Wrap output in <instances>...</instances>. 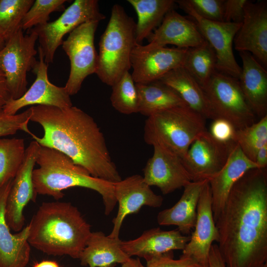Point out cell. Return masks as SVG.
I'll list each match as a JSON object with an SVG mask.
<instances>
[{
	"mask_svg": "<svg viewBox=\"0 0 267 267\" xmlns=\"http://www.w3.org/2000/svg\"><path fill=\"white\" fill-rule=\"evenodd\" d=\"M37 35L20 29L5 42L0 50V68L3 72L11 99L21 97L27 91V74L37 60Z\"/></svg>",
	"mask_w": 267,
	"mask_h": 267,
	"instance_id": "9",
	"label": "cell"
},
{
	"mask_svg": "<svg viewBox=\"0 0 267 267\" xmlns=\"http://www.w3.org/2000/svg\"><path fill=\"white\" fill-rule=\"evenodd\" d=\"M226 267H260L267 261V173L247 171L232 187L215 222Z\"/></svg>",
	"mask_w": 267,
	"mask_h": 267,
	"instance_id": "1",
	"label": "cell"
},
{
	"mask_svg": "<svg viewBox=\"0 0 267 267\" xmlns=\"http://www.w3.org/2000/svg\"><path fill=\"white\" fill-rule=\"evenodd\" d=\"M136 12V43L142 44L162 22L165 15L174 9V0H128Z\"/></svg>",
	"mask_w": 267,
	"mask_h": 267,
	"instance_id": "29",
	"label": "cell"
},
{
	"mask_svg": "<svg viewBox=\"0 0 267 267\" xmlns=\"http://www.w3.org/2000/svg\"><path fill=\"white\" fill-rule=\"evenodd\" d=\"M207 181H192L186 185L178 202L171 208L158 213V224L177 226V229L182 234L188 235L195 226L197 204L203 186Z\"/></svg>",
	"mask_w": 267,
	"mask_h": 267,
	"instance_id": "25",
	"label": "cell"
},
{
	"mask_svg": "<svg viewBox=\"0 0 267 267\" xmlns=\"http://www.w3.org/2000/svg\"><path fill=\"white\" fill-rule=\"evenodd\" d=\"M153 147V154L143 170V178L148 185L167 194L192 181L180 157L161 146Z\"/></svg>",
	"mask_w": 267,
	"mask_h": 267,
	"instance_id": "18",
	"label": "cell"
},
{
	"mask_svg": "<svg viewBox=\"0 0 267 267\" xmlns=\"http://www.w3.org/2000/svg\"><path fill=\"white\" fill-rule=\"evenodd\" d=\"M34 0H0V37L5 42L21 29Z\"/></svg>",
	"mask_w": 267,
	"mask_h": 267,
	"instance_id": "32",
	"label": "cell"
},
{
	"mask_svg": "<svg viewBox=\"0 0 267 267\" xmlns=\"http://www.w3.org/2000/svg\"><path fill=\"white\" fill-rule=\"evenodd\" d=\"M216 63L215 51L205 41L198 46L187 48L182 67L203 89L216 71Z\"/></svg>",
	"mask_w": 267,
	"mask_h": 267,
	"instance_id": "30",
	"label": "cell"
},
{
	"mask_svg": "<svg viewBox=\"0 0 267 267\" xmlns=\"http://www.w3.org/2000/svg\"><path fill=\"white\" fill-rule=\"evenodd\" d=\"M99 21L82 24L73 30L62 46L70 62V71L65 89L71 96L80 90L84 80L96 73L98 54L94 46V35Z\"/></svg>",
	"mask_w": 267,
	"mask_h": 267,
	"instance_id": "10",
	"label": "cell"
},
{
	"mask_svg": "<svg viewBox=\"0 0 267 267\" xmlns=\"http://www.w3.org/2000/svg\"><path fill=\"white\" fill-rule=\"evenodd\" d=\"M32 115L31 107L24 112L15 115H8L0 113V137L13 135L18 131L29 134L30 132L28 124Z\"/></svg>",
	"mask_w": 267,
	"mask_h": 267,
	"instance_id": "36",
	"label": "cell"
},
{
	"mask_svg": "<svg viewBox=\"0 0 267 267\" xmlns=\"http://www.w3.org/2000/svg\"><path fill=\"white\" fill-rule=\"evenodd\" d=\"M234 143L220 142L207 131L201 134L182 159L192 181H209L215 176L225 165Z\"/></svg>",
	"mask_w": 267,
	"mask_h": 267,
	"instance_id": "13",
	"label": "cell"
},
{
	"mask_svg": "<svg viewBox=\"0 0 267 267\" xmlns=\"http://www.w3.org/2000/svg\"><path fill=\"white\" fill-rule=\"evenodd\" d=\"M233 44L236 50L250 53L267 69V0L253 2L247 0L243 20Z\"/></svg>",
	"mask_w": 267,
	"mask_h": 267,
	"instance_id": "16",
	"label": "cell"
},
{
	"mask_svg": "<svg viewBox=\"0 0 267 267\" xmlns=\"http://www.w3.org/2000/svg\"><path fill=\"white\" fill-rule=\"evenodd\" d=\"M187 50L136 44L131 54V75L134 83L147 84L159 81L169 72L182 66Z\"/></svg>",
	"mask_w": 267,
	"mask_h": 267,
	"instance_id": "14",
	"label": "cell"
},
{
	"mask_svg": "<svg viewBox=\"0 0 267 267\" xmlns=\"http://www.w3.org/2000/svg\"><path fill=\"white\" fill-rule=\"evenodd\" d=\"M41 145L35 140L25 150L24 161L12 181L5 206V218L10 229L19 232L23 229V210L30 201L35 202L37 193L33 181V172Z\"/></svg>",
	"mask_w": 267,
	"mask_h": 267,
	"instance_id": "12",
	"label": "cell"
},
{
	"mask_svg": "<svg viewBox=\"0 0 267 267\" xmlns=\"http://www.w3.org/2000/svg\"><path fill=\"white\" fill-rule=\"evenodd\" d=\"M66 0H36L25 15L21 24L23 30H29L48 22L50 14L64 8Z\"/></svg>",
	"mask_w": 267,
	"mask_h": 267,
	"instance_id": "35",
	"label": "cell"
},
{
	"mask_svg": "<svg viewBox=\"0 0 267 267\" xmlns=\"http://www.w3.org/2000/svg\"><path fill=\"white\" fill-rule=\"evenodd\" d=\"M5 44V41L0 37V50L3 47Z\"/></svg>",
	"mask_w": 267,
	"mask_h": 267,
	"instance_id": "46",
	"label": "cell"
},
{
	"mask_svg": "<svg viewBox=\"0 0 267 267\" xmlns=\"http://www.w3.org/2000/svg\"><path fill=\"white\" fill-rule=\"evenodd\" d=\"M255 163L260 169H266L267 166V144L264 145L258 151Z\"/></svg>",
	"mask_w": 267,
	"mask_h": 267,
	"instance_id": "43",
	"label": "cell"
},
{
	"mask_svg": "<svg viewBox=\"0 0 267 267\" xmlns=\"http://www.w3.org/2000/svg\"><path fill=\"white\" fill-rule=\"evenodd\" d=\"M247 0H224L223 19L224 22L242 23Z\"/></svg>",
	"mask_w": 267,
	"mask_h": 267,
	"instance_id": "40",
	"label": "cell"
},
{
	"mask_svg": "<svg viewBox=\"0 0 267 267\" xmlns=\"http://www.w3.org/2000/svg\"><path fill=\"white\" fill-rule=\"evenodd\" d=\"M256 168H259L256 164L249 159L235 143L224 166L209 180L215 222L223 210L234 184L247 171Z\"/></svg>",
	"mask_w": 267,
	"mask_h": 267,
	"instance_id": "21",
	"label": "cell"
},
{
	"mask_svg": "<svg viewBox=\"0 0 267 267\" xmlns=\"http://www.w3.org/2000/svg\"><path fill=\"white\" fill-rule=\"evenodd\" d=\"M260 267H267V262L263 264Z\"/></svg>",
	"mask_w": 267,
	"mask_h": 267,
	"instance_id": "47",
	"label": "cell"
},
{
	"mask_svg": "<svg viewBox=\"0 0 267 267\" xmlns=\"http://www.w3.org/2000/svg\"><path fill=\"white\" fill-rule=\"evenodd\" d=\"M119 238L106 236L102 231L91 232L79 259L81 265L89 267H115L131 257L121 248Z\"/></svg>",
	"mask_w": 267,
	"mask_h": 267,
	"instance_id": "26",
	"label": "cell"
},
{
	"mask_svg": "<svg viewBox=\"0 0 267 267\" xmlns=\"http://www.w3.org/2000/svg\"><path fill=\"white\" fill-rule=\"evenodd\" d=\"M31 108L30 121L41 125L44 134L42 137L31 132L29 134L41 146L63 153L94 178L113 183L122 179L104 136L92 117L73 106L35 105Z\"/></svg>",
	"mask_w": 267,
	"mask_h": 267,
	"instance_id": "2",
	"label": "cell"
},
{
	"mask_svg": "<svg viewBox=\"0 0 267 267\" xmlns=\"http://www.w3.org/2000/svg\"><path fill=\"white\" fill-rule=\"evenodd\" d=\"M175 2L195 23L205 40L214 49L216 70L238 79L241 68L235 58L233 45L241 23L209 20L200 16L187 0H177Z\"/></svg>",
	"mask_w": 267,
	"mask_h": 267,
	"instance_id": "11",
	"label": "cell"
},
{
	"mask_svg": "<svg viewBox=\"0 0 267 267\" xmlns=\"http://www.w3.org/2000/svg\"><path fill=\"white\" fill-rule=\"evenodd\" d=\"M110 101L117 111L124 114L138 112V95L131 74L125 73L112 86Z\"/></svg>",
	"mask_w": 267,
	"mask_h": 267,
	"instance_id": "33",
	"label": "cell"
},
{
	"mask_svg": "<svg viewBox=\"0 0 267 267\" xmlns=\"http://www.w3.org/2000/svg\"><path fill=\"white\" fill-rule=\"evenodd\" d=\"M39 59L32 70L36 79L30 88L20 98H10L4 106L2 112L15 115L21 108L29 105H47L65 108L73 106L70 95L64 87L56 86L48 80V64L44 59L43 51L38 47Z\"/></svg>",
	"mask_w": 267,
	"mask_h": 267,
	"instance_id": "15",
	"label": "cell"
},
{
	"mask_svg": "<svg viewBox=\"0 0 267 267\" xmlns=\"http://www.w3.org/2000/svg\"><path fill=\"white\" fill-rule=\"evenodd\" d=\"M190 239V236L182 234L178 229L165 231L156 227L145 230L136 239L122 241L121 248L129 257L137 256L147 261L173 250H183Z\"/></svg>",
	"mask_w": 267,
	"mask_h": 267,
	"instance_id": "22",
	"label": "cell"
},
{
	"mask_svg": "<svg viewBox=\"0 0 267 267\" xmlns=\"http://www.w3.org/2000/svg\"><path fill=\"white\" fill-rule=\"evenodd\" d=\"M33 267H61L59 265L54 261L44 260L36 263Z\"/></svg>",
	"mask_w": 267,
	"mask_h": 267,
	"instance_id": "44",
	"label": "cell"
},
{
	"mask_svg": "<svg viewBox=\"0 0 267 267\" xmlns=\"http://www.w3.org/2000/svg\"><path fill=\"white\" fill-rule=\"evenodd\" d=\"M193 9L201 17L214 21H224V0H187Z\"/></svg>",
	"mask_w": 267,
	"mask_h": 267,
	"instance_id": "37",
	"label": "cell"
},
{
	"mask_svg": "<svg viewBox=\"0 0 267 267\" xmlns=\"http://www.w3.org/2000/svg\"><path fill=\"white\" fill-rule=\"evenodd\" d=\"M114 191L119 208L112 220V231L108 235L112 238H119L123 222L128 215L138 213L143 206L159 207L163 201V197L156 194L139 175L114 183Z\"/></svg>",
	"mask_w": 267,
	"mask_h": 267,
	"instance_id": "17",
	"label": "cell"
},
{
	"mask_svg": "<svg viewBox=\"0 0 267 267\" xmlns=\"http://www.w3.org/2000/svg\"><path fill=\"white\" fill-rule=\"evenodd\" d=\"M10 98L3 72L0 68V113L4 106Z\"/></svg>",
	"mask_w": 267,
	"mask_h": 267,
	"instance_id": "42",
	"label": "cell"
},
{
	"mask_svg": "<svg viewBox=\"0 0 267 267\" xmlns=\"http://www.w3.org/2000/svg\"><path fill=\"white\" fill-rule=\"evenodd\" d=\"M236 130L230 122L222 118H216L213 120L209 132L217 141L228 143L234 142Z\"/></svg>",
	"mask_w": 267,
	"mask_h": 267,
	"instance_id": "39",
	"label": "cell"
},
{
	"mask_svg": "<svg viewBox=\"0 0 267 267\" xmlns=\"http://www.w3.org/2000/svg\"><path fill=\"white\" fill-rule=\"evenodd\" d=\"M203 89L215 119L227 120L236 130L255 123L237 79L216 70Z\"/></svg>",
	"mask_w": 267,
	"mask_h": 267,
	"instance_id": "7",
	"label": "cell"
},
{
	"mask_svg": "<svg viewBox=\"0 0 267 267\" xmlns=\"http://www.w3.org/2000/svg\"><path fill=\"white\" fill-rule=\"evenodd\" d=\"M141 267H208L202 265L193 259L180 256L179 259H174L173 252L155 257L146 261V266Z\"/></svg>",
	"mask_w": 267,
	"mask_h": 267,
	"instance_id": "38",
	"label": "cell"
},
{
	"mask_svg": "<svg viewBox=\"0 0 267 267\" xmlns=\"http://www.w3.org/2000/svg\"><path fill=\"white\" fill-rule=\"evenodd\" d=\"M36 164L39 167L33 170V181L38 194L51 196L58 200L64 196L63 190L82 187L94 190L101 196L106 215L115 207L114 183L92 177L63 153L41 146Z\"/></svg>",
	"mask_w": 267,
	"mask_h": 267,
	"instance_id": "4",
	"label": "cell"
},
{
	"mask_svg": "<svg viewBox=\"0 0 267 267\" xmlns=\"http://www.w3.org/2000/svg\"><path fill=\"white\" fill-rule=\"evenodd\" d=\"M242 67L239 84L244 97L256 116L267 115V71L249 52H239Z\"/></svg>",
	"mask_w": 267,
	"mask_h": 267,
	"instance_id": "24",
	"label": "cell"
},
{
	"mask_svg": "<svg viewBox=\"0 0 267 267\" xmlns=\"http://www.w3.org/2000/svg\"><path fill=\"white\" fill-rule=\"evenodd\" d=\"M194 228L181 256L192 258L199 264L208 266L209 254L213 242L218 243L220 240L219 231L213 218L209 181L205 183L200 195Z\"/></svg>",
	"mask_w": 267,
	"mask_h": 267,
	"instance_id": "19",
	"label": "cell"
},
{
	"mask_svg": "<svg viewBox=\"0 0 267 267\" xmlns=\"http://www.w3.org/2000/svg\"><path fill=\"white\" fill-rule=\"evenodd\" d=\"M148 40L147 44L151 47H160L172 44L180 48L195 47L205 41L195 23L174 9L165 15Z\"/></svg>",
	"mask_w": 267,
	"mask_h": 267,
	"instance_id": "20",
	"label": "cell"
},
{
	"mask_svg": "<svg viewBox=\"0 0 267 267\" xmlns=\"http://www.w3.org/2000/svg\"><path fill=\"white\" fill-rule=\"evenodd\" d=\"M135 85L138 95V112L143 115L148 117L168 108L187 106L174 89L160 81Z\"/></svg>",
	"mask_w": 267,
	"mask_h": 267,
	"instance_id": "28",
	"label": "cell"
},
{
	"mask_svg": "<svg viewBox=\"0 0 267 267\" xmlns=\"http://www.w3.org/2000/svg\"><path fill=\"white\" fill-rule=\"evenodd\" d=\"M159 81L174 89L187 106L204 119H215L203 89L182 66L169 72Z\"/></svg>",
	"mask_w": 267,
	"mask_h": 267,
	"instance_id": "27",
	"label": "cell"
},
{
	"mask_svg": "<svg viewBox=\"0 0 267 267\" xmlns=\"http://www.w3.org/2000/svg\"><path fill=\"white\" fill-rule=\"evenodd\" d=\"M29 227L31 246L49 255L79 259L91 233L90 225L70 202H43Z\"/></svg>",
	"mask_w": 267,
	"mask_h": 267,
	"instance_id": "3",
	"label": "cell"
},
{
	"mask_svg": "<svg viewBox=\"0 0 267 267\" xmlns=\"http://www.w3.org/2000/svg\"><path fill=\"white\" fill-rule=\"evenodd\" d=\"M205 120L187 106L157 112L145 121L144 141L163 147L182 159L192 142L207 131Z\"/></svg>",
	"mask_w": 267,
	"mask_h": 267,
	"instance_id": "6",
	"label": "cell"
},
{
	"mask_svg": "<svg viewBox=\"0 0 267 267\" xmlns=\"http://www.w3.org/2000/svg\"><path fill=\"white\" fill-rule=\"evenodd\" d=\"M136 23L124 7L114 4L107 27L99 43L95 74L112 86L131 68V54L136 44Z\"/></svg>",
	"mask_w": 267,
	"mask_h": 267,
	"instance_id": "5",
	"label": "cell"
},
{
	"mask_svg": "<svg viewBox=\"0 0 267 267\" xmlns=\"http://www.w3.org/2000/svg\"><path fill=\"white\" fill-rule=\"evenodd\" d=\"M208 267H226L218 245L212 244L208 256Z\"/></svg>",
	"mask_w": 267,
	"mask_h": 267,
	"instance_id": "41",
	"label": "cell"
},
{
	"mask_svg": "<svg viewBox=\"0 0 267 267\" xmlns=\"http://www.w3.org/2000/svg\"><path fill=\"white\" fill-rule=\"evenodd\" d=\"M22 138H0V187L13 179L21 167L25 154Z\"/></svg>",
	"mask_w": 267,
	"mask_h": 267,
	"instance_id": "31",
	"label": "cell"
},
{
	"mask_svg": "<svg viewBox=\"0 0 267 267\" xmlns=\"http://www.w3.org/2000/svg\"><path fill=\"white\" fill-rule=\"evenodd\" d=\"M12 181L0 187V267H25L31 251L28 225L13 234L5 218V206Z\"/></svg>",
	"mask_w": 267,
	"mask_h": 267,
	"instance_id": "23",
	"label": "cell"
},
{
	"mask_svg": "<svg viewBox=\"0 0 267 267\" xmlns=\"http://www.w3.org/2000/svg\"><path fill=\"white\" fill-rule=\"evenodd\" d=\"M233 141L239 146L243 153L255 162L259 149L267 144V115L258 122L236 130Z\"/></svg>",
	"mask_w": 267,
	"mask_h": 267,
	"instance_id": "34",
	"label": "cell"
},
{
	"mask_svg": "<svg viewBox=\"0 0 267 267\" xmlns=\"http://www.w3.org/2000/svg\"><path fill=\"white\" fill-rule=\"evenodd\" d=\"M142 265L138 258L134 259L131 257L128 261L122 264L121 267H141Z\"/></svg>",
	"mask_w": 267,
	"mask_h": 267,
	"instance_id": "45",
	"label": "cell"
},
{
	"mask_svg": "<svg viewBox=\"0 0 267 267\" xmlns=\"http://www.w3.org/2000/svg\"><path fill=\"white\" fill-rule=\"evenodd\" d=\"M105 18L100 12L97 0H75L55 20L35 27L28 31L35 33L44 59L47 64L53 62L57 48L62 44L64 36L79 26L91 21Z\"/></svg>",
	"mask_w": 267,
	"mask_h": 267,
	"instance_id": "8",
	"label": "cell"
}]
</instances>
